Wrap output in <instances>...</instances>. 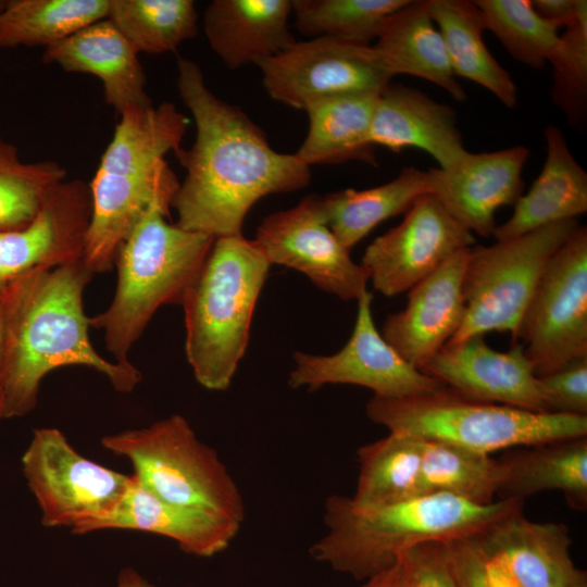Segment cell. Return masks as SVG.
<instances>
[{"label": "cell", "instance_id": "obj_32", "mask_svg": "<svg viewBox=\"0 0 587 587\" xmlns=\"http://www.w3.org/2000/svg\"><path fill=\"white\" fill-rule=\"evenodd\" d=\"M423 441L417 496L447 494L479 505L494 502L503 478L500 460L450 444Z\"/></svg>", "mask_w": 587, "mask_h": 587}, {"label": "cell", "instance_id": "obj_45", "mask_svg": "<svg viewBox=\"0 0 587 587\" xmlns=\"http://www.w3.org/2000/svg\"><path fill=\"white\" fill-rule=\"evenodd\" d=\"M5 420V362L3 349V330L0 311V422Z\"/></svg>", "mask_w": 587, "mask_h": 587}, {"label": "cell", "instance_id": "obj_25", "mask_svg": "<svg viewBox=\"0 0 587 587\" xmlns=\"http://www.w3.org/2000/svg\"><path fill=\"white\" fill-rule=\"evenodd\" d=\"M546 160L540 174L514 204L510 218L494 232L496 240L524 235L542 226L575 220L587 212V173L573 157L562 130L544 129Z\"/></svg>", "mask_w": 587, "mask_h": 587}, {"label": "cell", "instance_id": "obj_5", "mask_svg": "<svg viewBox=\"0 0 587 587\" xmlns=\"http://www.w3.org/2000/svg\"><path fill=\"white\" fill-rule=\"evenodd\" d=\"M173 198H157L117 249V282L110 305L89 317L101 329L114 361L128 359L154 313L164 304H180L199 273L214 237L170 223Z\"/></svg>", "mask_w": 587, "mask_h": 587}, {"label": "cell", "instance_id": "obj_40", "mask_svg": "<svg viewBox=\"0 0 587 587\" xmlns=\"http://www.w3.org/2000/svg\"><path fill=\"white\" fill-rule=\"evenodd\" d=\"M538 380L547 412L587 416V354Z\"/></svg>", "mask_w": 587, "mask_h": 587}, {"label": "cell", "instance_id": "obj_15", "mask_svg": "<svg viewBox=\"0 0 587 587\" xmlns=\"http://www.w3.org/2000/svg\"><path fill=\"white\" fill-rule=\"evenodd\" d=\"M474 243V235L433 193H425L413 202L399 225L367 246L361 264L369 270L374 289L394 297L409 291Z\"/></svg>", "mask_w": 587, "mask_h": 587}, {"label": "cell", "instance_id": "obj_37", "mask_svg": "<svg viewBox=\"0 0 587 587\" xmlns=\"http://www.w3.org/2000/svg\"><path fill=\"white\" fill-rule=\"evenodd\" d=\"M486 29L516 61L540 68L554 51L558 28L542 20L530 0H475Z\"/></svg>", "mask_w": 587, "mask_h": 587}, {"label": "cell", "instance_id": "obj_3", "mask_svg": "<svg viewBox=\"0 0 587 587\" xmlns=\"http://www.w3.org/2000/svg\"><path fill=\"white\" fill-rule=\"evenodd\" d=\"M189 124L171 102L118 114L89 184L91 217L82 260L93 274L113 268L118 247L157 198L176 193L179 182L165 155L182 147Z\"/></svg>", "mask_w": 587, "mask_h": 587}, {"label": "cell", "instance_id": "obj_24", "mask_svg": "<svg viewBox=\"0 0 587 587\" xmlns=\"http://www.w3.org/2000/svg\"><path fill=\"white\" fill-rule=\"evenodd\" d=\"M291 0H213L203 30L213 52L229 70L260 62L292 45Z\"/></svg>", "mask_w": 587, "mask_h": 587}, {"label": "cell", "instance_id": "obj_26", "mask_svg": "<svg viewBox=\"0 0 587 587\" xmlns=\"http://www.w3.org/2000/svg\"><path fill=\"white\" fill-rule=\"evenodd\" d=\"M372 46L392 76L420 77L445 89L457 101L466 99L451 68L427 0H409L392 13Z\"/></svg>", "mask_w": 587, "mask_h": 587}, {"label": "cell", "instance_id": "obj_16", "mask_svg": "<svg viewBox=\"0 0 587 587\" xmlns=\"http://www.w3.org/2000/svg\"><path fill=\"white\" fill-rule=\"evenodd\" d=\"M91 217L89 184L64 179L25 228L0 232V302L21 278L82 259Z\"/></svg>", "mask_w": 587, "mask_h": 587}, {"label": "cell", "instance_id": "obj_28", "mask_svg": "<svg viewBox=\"0 0 587 587\" xmlns=\"http://www.w3.org/2000/svg\"><path fill=\"white\" fill-rule=\"evenodd\" d=\"M378 93H345L322 98L304 111L308 134L295 152L307 166L349 161L376 165L370 130Z\"/></svg>", "mask_w": 587, "mask_h": 587}, {"label": "cell", "instance_id": "obj_4", "mask_svg": "<svg viewBox=\"0 0 587 587\" xmlns=\"http://www.w3.org/2000/svg\"><path fill=\"white\" fill-rule=\"evenodd\" d=\"M524 500L479 505L447 494H430L373 509L333 495L324 504L326 533L310 548L313 559L358 580L394 566L411 548L428 541L474 536Z\"/></svg>", "mask_w": 587, "mask_h": 587}, {"label": "cell", "instance_id": "obj_1", "mask_svg": "<svg viewBox=\"0 0 587 587\" xmlns=\"http://www.w3.org/2000/svg\"><path fill=\"white\" fill-rule=\"evenodd\" d=\"M177 89L196 125L192 146L175 151L186 172L171 203L178 227L214 238L240 235L258 200L310 184L311 167L295 152L274 150L262 128L240 108L216 97L200 66L182 57Z\"/></svg>", "mask_w": 587, "mask_h": 587}, {"label": "cell", "instance_id": "obj_6", "mask_svg": "<svg viewBox=\"0 0 587 587\" xmlns=\"http://www.w3.org/2000/svg\"><path fill=\"white\" fill-rule=\"evenodd\" d=\"M270 262L242 234L213 245L182 305L185 352L196 380L209 390L229 387L250 336Z\"/></svg>", "mask_w": 587, "mask_h": 587}, {"label": "cell", "instance_id": "obj_34", "mask_svg": "<svg viewBox=\"0 0 587 587\" xmlns=\"http://www.w3.org/2000/svg\"><path fill=\"white\" fill-rule=\"evenodd\" d=\"M107 18L137 53L174 51L199 32L192 0H110Z\"/></svg>", "mask_w": 587, "mask_h": 587}, {"label": "cell", "instance_id": "obj_22", "mask_svg": "<svg viewBox=\"0 0 587 587\" xmlns=\"http://www.w3.org/2000/svg\"><path fill=\"white\" fill-rule=\"evenodd\" d=\"M42 61L54 63L65 72L98 77L105 102L117 114L132 107L152 105L138 53L109 18L45 48Z\"/></svg>", "mask_w": 587, "mask_h": 587}, {"label": "cell", "instance_id": "obj_35", "mask_svg": "<svg viewBox=\"0 0 587 587\" xmlns=\"http://www.w3.org/2000/svg\"><path fill=\"white\" fill-rule=\"evenodd\" d=\"M409 0H294L295 26L310 38L371 46L386 20Z\"/></svg>", "mask_w": 587, "mask_h": 587}, {"label": "cell", "instance_id": "obj_30", "mask_svg": "<svg viewBox=\"0 0 587 587\" xmlns=\"http://www.w3.org/2000/svg\"><path fill=\"white\" fill-rule=\"evenodd\" d=\"M430 192L428 172L409 166L386 184L363 190L346 188L322 199L329 228L350 251L378 224L405 213L419 197Z\"/></svg>", "mask_w": 587, "mask_h": 587}, {"label": "cell", "instance_id": "obj_13", "mask_svg": "<svg viewBox=\"0 0 587 587\" xmlns=\"http://www.w3.org/2000/svg\"><path fill=\"white\" fill-rule=\"evenodd\" d=\"M252 240L271 265L297 270L344 301H358L367 291L370 272L351 259L329 228L320 195L264 217Z\"/></svg>", "mask_w": 587, "mask_h": 587}, {"label": "cell", "instance_id": "obj_42", "mask_svg": "<svg viewBox=\"0 0 587 587\" xmlns=\"http://www.w3.org/2000/svg\"><path fill=\"white\" fill-rule=\"evenodd\" d=\"M585 0H534L536 13L554 27L571 26L577 18Z\"/></svg>", "mask_w": 587, "mask_h": 587}, {"label": "cell", "instance_id": "obj_38", "mask_svg": "<svg viewBox=\"0 0 587 587\" xmlns=\"http://www.w3.org/2000/svg\"><path fill=\"white\" fill-rule=\"evenodd\" d=\"M552 64V102L572 128L583 130L587 121V1L576 21L560 36L548 60Z\"/></svg>", "mask_w": 587, "mask_h": 587}, {"label": "cell", "instance_id": "obj_43", "mask_svg": "<svg viewBox=\"0 0 587 587\" xmlns=\"http://www.w3.org/2000/svg\"><path fill=\"white\" fill-rule=\"evenodd\" d=\"M404 563L401 559L391 567L367 578L360 587H403Z\"/></svg>", "mask_w": 587, "mask_h": 587}, {"label": "cell", "instance_id": "obj_27", "mask_svg": "<svg viewBox=\"0 0 587 587\" xmlns=\"http://www.w3.org/2000/svg\"><path fill=\"white\" fill-rule=\"evenodd\" d=\"M500 462V499L559 490L574 510H587V436L559 439L507 452Z\"/></svg>", "mask_w": 587, "mask_h": 587}, {"label": "cell", "instance_id": "obj_36", "mask_svg": "<svg viewBox=\"0 0 587 587\" xmlns=\"http://www.w3.org/2000/svg\"><path fill=\"white\" fill-rule=\"evenodd\" d=\"M66 176L55 161L23 162L16 147L0 139V232L27 227Z\"/></svg>", "mask_w": 587, "mask_h": 587}, {"label": "cell", "instance_id": "obj_12", "mask_svg": "<svg viewBox=\"0 0 587 587\" xmlns=\"http://www.w3.org/2000/svg\"><path fill=\"white\" fill-rule=\"evenodd\" d=\"M266 93L275 101L303 110L322 98L379 93L391 83L373 46L326 37L295 41L258 64Z\"/></svg>", "mask_w": 587, "mask_h": 587}, {"label": "cell", "instance_id": "obj_2", "mask_svg": "<svg viewBox=\"0 0 587 587\" xmlns=\"http://www.w3.org/2000/svg\"><path fill=\"white\" fill-rule=\"evenodd\" d=\"M95 274L83 260L37 268L0 302L5 362V420L32 412L43 377L80 365L105 376L118 392H130L140 371L103 358L89 338L84 292Z\"/></svg>", "mask_w": 587, "mask_h": 587}, {"label": "cell", "instance_id": "obj_29", "mask_svg": "<svg viewBox=\"0 0 587 587\" xmlns=\"http://www.w3.org/2000/svg\"><path fill=\"white\" fill-rule=\"evenodd\" d=\"M430 15L445 41L454 76L470 79L514 109L517 89L510 73L494 58L483 39V14L470 0H427Z\"/></svg>", "mask_w": 587, "mask_h": 587}, {"label": "cell", "instance_id": "obj_19", "mask_svg": "<svg viewBox=\"0 0 587 587\" xmlns=\"http://www.w3.org/2000/svg\"><path fill=\"white\" fill-rule=\"evenodd\" d=\"M471 248L452 255L409 290L403 310L389 314L383 338L419 370L458 332L464 314L463 276Z\"/></svg>", "mask_w": 587, "mask_h": 587}, {"label": "cell", "instance_id": "obj_33", "mask_svg": "<svg viewBox=\"0 0 587 587\" xmlns=\"http://www.w3.org/2000/svg\"><path fill=\"white\" fill-rule=\"evenodd\" d=\"M110 0H12L0 11V48H45L108 17Z\"/></svg>", "mask_w": 587, "mask_h": 587}, {"label": "cell", "instance_id": "obj_21", "mask_svg": "<svg viewBox=\"0 0 587 587\" xmlns=\"http://www.w3.org/2000/svg\"><path fill=\"white\" fill-rule=\"evenodd\" d=\"M371 142L399 153L417 148L432 155L439 168L457 163L465 153L454 110L419 89L387 85L377 97Z\"/></svg>", "mask_w": 587, "mask_h": 587}, {"label": "cell", "instance_id": "obj_11", "mask_svg": "<svg viewBox=\"0 0 587 587\" xmlns=\"http://www.w3.org/2000/svg\"><path fill=\"white\" fill-rule=\"evenodd\" d=\"M537 377L587 354V228L578 226L548 261L514 342Z\"/></svg>", "mask_w": 587, "mask_h": 587}, {"label": "cell", "instance_id": "obj_44", "mask_svg": "<svg viewBox=\"0 0 587 587\" xmlns=\"http://www.w3.org/2000/svg\"><path fill=\"white\" fill-rule=\"evenodd\" d=\"M116 587H155L141 574L130 567L123 569L117 575Z\"/></svg>", "mask_w": 587, "mask_h": 587}, {"label": "cell", "instance_id": "obj_7", "mask_svg": "<svg viewBox=\"0 0 587 587\" xmlns=\"http://www.w3.org/2000/svg\"><path fill=\"white\" fill-rule=\"evenodd\" d=\"M366 415L389 433L490 454L514 447L587 436V416L533 412L463 397L447 386L405 398L373 396Z\"/></svg>", "mask_w": 587, "mask_h": 587}, {"label": "cell", "instance_id": "obj_17", "mask_svg": "<svg viewBox=\"0 0 587 587\" xmlns=\"http://www.w3.org/2000/svg\"><path fill=\"white\" fill-rule=\"evenodd\" d=\"M513 345L501 352L489 347L484 335H474L446 344L420 371L470 399L547 412L524 347Z\"/></svg>", "mask_w": 587, "mask_h": 587}, {"label": "cell", "instance_id": "obj_8", "mask_svg": "<svg viewBox=\"0 0 587 587\" xmlns=\"http://www.w3.org/2000/svg\"><path fill=\"white\" fill-rule=\"evenodd\" d=\"M101 445L127 458L138 483L160 499L242 524L245 503L237 484L217 452L197 437L183 415L107 435Z\"/></svg>", "mask_w": 587, "mask_h": 587}, {"label": "cell", "instance_id": "obj_31", "mask_svg": "<svg viewBox=\"0 0 587 587\" xmlns=\"http://www.w3.org/2000/svg\"><path fill=\"white\" fill-rule=\"evenodd\" d=\"M423 439L389 433L357 450L359 476L350 497L359 508L373 509L417 496Z\"/></svg>", "mask_w": 587, "mask_h": 587}, {"label": "cell", "instance_id": "obj_41", "mask_svg": "<svg viewBox=\"0 0 587 587\" xmlns=\"http://www.w3.org/2000/svg\"><path fill=\"white\" fill-rule=\"evenodd\" d=\"M402 560L403 587H459L444 541L417 545L404 552Z\"/></svg>", "mask_w": 587, "mask_h": 587}, {"label": "cell", "instance_id": "obj_14", "mask_svg": "<svg viewBox=\"0 0 587 587\" xmlns=\"http://www.w3.org/2000/svg\"><path fill=\"white\" fill-rule=\"evenodd\" d=\"M373 295L358 300L352 334L341 350L330 355L295 352L289 374L291 388L314 391L328 384L357 385L382 398H405L433 392L446 385L402 359L377 330L372 314Z\"/></svg>", "mask_w": 587, "mask_h": 587}, {"label": "cell", "instance_id": "obj_9", "mask_svg": "<svg viewBox=\"0 0 587 587\" xmlns=\"http://www.w3.org/2000/svg\"><path fill=\"white\" fill-rule=\"evenodd\" d=\"M578 226L576 218L565 220L471 248L462 285L465 314L448 342L488 332H509L514 342L548 261Z\"/></svg>", "mask_w": 587, "mask_h": 587}, {"label": "cell", "instance_id": "obj_39", "mask_svg": "<svg viewBox=\"0 0 587 587\" xmlns=\"http://www.w3.org/2000/svg\"><path fill=\"white\" fill-rule=\"evenodd\" d=\"M459 587H519L510 574L479 546L474 536L446 541Z\"/></svg>", "mask_w": 587, "mask_h": 587}, {"label": "cell", "instance_id": "obj_23", "mask_svg": "<svg viewBox=\"0 0 587 587\" xmlns=\"http://www.w3.org/2000/svg\"><path fill=\"white\" fill-rule=\"evenodd\" d=\"M240 527L241 524L223 515L162 500L133 475L121 502L91 532L129 529L158 534L174 540L186 553L209 558L224 551Z\"/></svg>", "mask_w": 587, "mask_h": 587}, {"label": "cell", "instance_id": "obj_18", "mask_svg": "<svg viewBox=\"0 0 587 587\" xmlns=\"http://www.w3.org/2000/svg\"><path fill=\"white\" fill-rule=\"evenodd\" d=\"M529 150L514 146L491 152L466 153L452 166L429 168L432 192L448 213L472 234L494 235L495 214L522 196Z\"/></svg>", "mask_w": 587, "mask_h": 587}, {"label": "cell", "instance_id": "obj_20", "mask_svg": "<svg viewBox=\"0 0 587 587\" xmlns=\"http://www.w3.org/2000/svg\"><path fill=\"white\" fill-rule=\"evenodd\" d=\"M519 587H587V574L571 557L572 538L563 523L534 522L523 509L503 515L475 535Z\"/></svg>", "mask_w": 587, "mask_h": 587}, {"label": "cell", "instance_id": "obj_10", "mask_svg": "<svg viewBox=\"0 0 587 587\" xmlns=\"http://www.w3.org/2000/svg\"><path fill=\"white\" fill-rule=\"evenodd\" d=\"M22 471L41 510L46 527L86 534L108 516L127 492L125 475L79 454L58 428L34 432L22 457Z\"/></svg>", "mask_w": 587, "mask_h": 587}]
</instances>
